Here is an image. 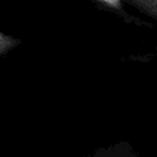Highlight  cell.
I'll return each mask as SVG.
<instances>
[{
    "instance_id": "2",
    "label": "cell",
    "mask_w": 157,
    "mask_h": 157,
    "mask_svg": "<svg viewBox=\"0 0 157 157\" xmlns=\"http://www.w3.org/2000/svg\"><path fill=\"white\" fill-rule=\"evenodd\" d=\"M0 39H1V34H0Z\"/></svg>"
},
{
    "instance_id": "1",
    "label": "cell",
    "mask_w": 157,
    "mask_h": 157,
    "mask_svg": "<svg viewBox=\"0 0 157 157\" xmlns=\"http://www.w3.org/2000/svg\"><path fill=\"white\" fill-rule=\"evenodd\" d=\"M86 157H139V155L130 143L120 142L108 147L97 149Z\"/></svg>"
}]
</instances>
